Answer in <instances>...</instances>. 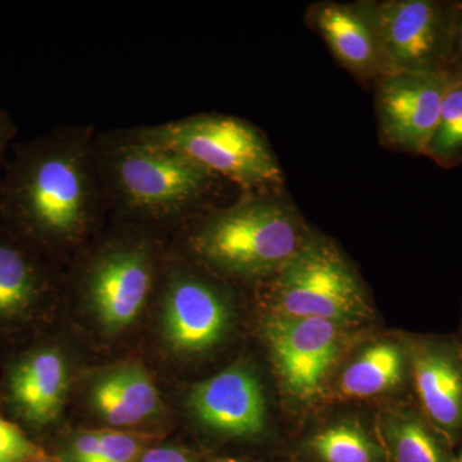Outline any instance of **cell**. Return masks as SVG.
Returning a JSON list of instances; mask_svg holds the SVG:
<instances>
[{"label":"cell","instance_id":"cell-23","mask_svg":"<svg viewBox=\"0 0 462 462\" xmlns=\"http://www.w3.org/2000/svg\"><path fill=\"white\" fill-rule=\"evenodd\" d=\"M18 133L17 125L7 109L0 105V178L14 145Z\"/></svg>","mask_w":462,"mask_h":462},{"label":"cell","instance_id":"cell-11","mask_svg":"<svg viewBox=\"0 0 462 462\" xmlns=\"http://www.w3.org/2000/svg\"><path fill=\"white\" fill-rule=\"evenodd\" d=\"M229 325L230 307L220 289L193 273H171L163 300V331L173 349L207 351L224 339Z\"/></svg>","mask_w":462,"mask_h":462},{"label":"cell","instance_id":"cell-7","mask_svg":"<svg viewBox=\"0 0 462 462\" xmlns=\"http://www.w3.org/2000/svg\"><path fill=\"white\" fill-rule=\"evenodd\" d=\"M352 329L322 319L267 315L263 337L289 397L311 403L325 396Z\"/></svg>","mask_w":462,"mask_h":462},{"label":"cell","instance_id":"cell-8","mask_svg":"<svg viewBox=\"0 0 462 462\" xmlns=\"http://www.w3.org/2000/svg\"><path fill=\"white\" fill-rule=\"evenodd\" d=\"M156 278V257L145 239L112 242L85 270L91 310L108 331L125 329L144 309Z\"/></svg>","mask_w":462,"mask_h":462},{"label":"cell","instance_id":"cell-10","mask_svg":"<svg viewBox=\"0 0 462 462\" xmlns=\"http://www.w3.org/2000/svg\"><path fill=\"white\" fill-rule=\"evenodd\" d=\"M401 338L419 410L455 448L462 440L460 342L456 336L439 334H407Z\"/></svg>","mask_w":462,"mask_h":462},{"label":"cell","instance_id":"cell-28","mask_svg":"<svg viewBox=\"0 0 462 462\" xmlns=\"http://www.w3.org/2000/svg\"><path fill=\"white\" fill-rule=\"evenodd\" d=\"M458 342H460V345L462 346V316H461V325H460V331H458L457 336Z\"/></svg>","mask_w":462,"mask_h":462},{"label":"cell","instance_id":"cell-5","mask_svg":"<svg viewBox=\"0 0 462 462\" xmlns=\"http://www.w3.org/2000/svg\"><path fill=\"white\" fill-rule=\"evenodd\" d=\"M270 315L322 319L349 328L372 318L369 297L354 264L328 236L311 231L293 260L270 279Z\"/></svg>","mask_w":462,"mask_h":462},{"label":"cell","instance_id":"cell-2","mask_svg":"<svg viewBox=\"0 0 462 462\" xmlns=\"http://www.w3.org/2000/svg\"><path fill=\"white\" fill-rule=\"evenodd\" d=\"M97 162L108 211L143 225L189 221L212 205L223 179L130 130L97 134Z\"/></svg>","mask_w":462,"mask_h":462},{"label":"cell","instance_id":"cell-18","mask_svg":"<svg viewBox=\"0 0 462 462\" xmlns=\"http://www.w3.org/2000/svg\"><path fill=\"white\" fill-rule=\"evenodd\" d=\"M376 431L387 462H457L454 447L431 427L418 406L383 412Z\"/></svg>","mask_w":462,"mask_h":462},{"label":"cell","instance_id":"cell-12","mask_svg":"<svg viewBox=\"0 0 462 462\" xmlns=\"http://www.w3.org/2000/svg\"><path fill=\"white\" fill-rule=\"evenodd\" d=\"M191 411L218 436L252 439L266 430V398L263 384L245 365H233L194 385Z\"/></svg>","mask_w":462,"mask_h":462},{"label":"cell","instance_id":"cell-3","mask_svg":"<svg viewBox=\"0 0 462 462\" xmlns=\"http://www.w3.org/2000/svg\"><path fill=\"white\" fill-rule=\"evenodd\" d=\"M191 254L209 269L245 279H272L305 245L309 225L281 190L242 193L190 218Z\"/></svg>","mask_w":462,"mask_h":462},{"label":"cell","instance_id":"cell-4","mask_svg":"<svg viewBox=\"0 0 462 462\" xmlns=\"http://www.w3.org/2000/svg\"><path fill=\"white\" fill-rule=\"evenodd\" d=\"M138 138L176 152L238 187L281 190L284 173L266 136L236 116L200 114L132 129Z\"/></svg>","mask_w":462,"mask_h":462},{"label":"cell","instance_id":"cell-13","mask_svg":"<svg viewBox=\"0 0 462 462\" xmlns=\"http://www.w3.org/2000/svg\"><path fill=\"white\" fill-rule=\"evenodd\" d=\"M310 29L321 36L331 56L360 83H374L388 74L378 35L364 0L354 3L324 0L306 12Z\"/></svg>","mask_w":462,"mask_h":462},{"label":"cell","instance_id":"cell-9","mask_svg":"<svg viewBox=\"0 0 462 462\" xmlns=\"http://www.w3.org/2000/svg\"><path fill=\"white\" fill-rule=\"evenodd\" d=\"M448 74L392 71L374 81L379 141L385 148L424 156L439 117Z\"/></svg>","mask_w":462,"mask_h":462},{"label":"cell","instance_id":"cell-26","mask_svg":"<svg viewBox=\"0 0 462 462\" xmlns=\"http://www.w3.org/2000/svg\"><path fill=\"white\" fill-rule=\"evenodd\" d=\"M209 462H249L245 460H239V458H234V457H218L214 458V460Z\"/></svg>","mask_w":462,"mask_h":462},{"label":"cell","instance_id":"cell-20","mask_svg":"<svg viewBox=\"0 0 462 462\" xmlns=\"http://www.w3.org/2000/svg\"><path fill=\"white\" fill-rule=\"evenodd\" d=\"M424 156L443 170L462 163V71L448 74L439 117Z\"/></svg>","mask_w":462,"mask_h":462},{"label":"cell","instance_id":"cell-1","mask_svg":"<svg viewBox=\"0 0 462 462\" xmlns=\"http://www.w3.org/2000/svg\"><path fill=\"white\" fill-rule=\"evenodd\" d=\"M96 130L60 126L14 143L0 178V224L33 247L84 238L108 211Z\"/></svg>","mask_w":462,"mask_h":462},{"label":"cell","instance_id":"cell-19","mask_svg":"<svg viewBox=\"0 0 462 462\" xmlns=\"http://www.w3.org/2000/svg\"><path fill=\"white\" fill-rule=\"evenodd\" d=\"M297 462H387L378 431L355 418L331 420L298 443Z\"/></svg>","mask_w":462,"mask_h":462},{"label":"cell","instance_id":"cell-24","mask_svg":"<svg viewBox=\"0 0 462 462\" xmlns=\"http://www.w3.org/2000/svg\"><path fill=\"white\" fill-rule=\"evenodd\" d=\"M136 462H196L193 456L180 447L160 446L143 452Z\"/></svg>","mask_w":462,"mask_h":462},{"label":"cell","instance_id":"cell-25","mask_svg":"<svg viewBox=\"0 0 462 462\" xmlns=\"http://www.w3.org/2000/svg\"><path fill=\"white\" fill-rule=\"evenodd\" d=\"M462 71V0H458L457 17H456L454 48H452V69Z\"/></svg>","mask_w":462,"mask_h":462},{"label":"cell","instance_id":"cell-21","mask_svg":"<svg viewBox=\"0 0 462 462\" xmlns=\"http://www.w3.org/2000/svg\"><path fill=\"white\" fill-rule=\"evenodd\" d=\"M142 438L118 430L85 431L72 440L69 462H136L143 454Z\"/></svg>","mask_w":462,"mask_h":462},{"label":"cell","instance_id":"cell-6","mask_svg":"<svg viewBox=\"0 0 462 462\" xmlns=\"http://www.w3.org/2000/svg\"><path fill=\"white\" fill-rule=\"evenodd\" d=\"M388 72L449 74L458 0H364Z\"/></svg>","mask_w":462,"mask_h":462},{"label":"cell","instance_id":"cell-16","mask_svg":"<svg viewBox=\"0 0 462 462\" xmlns=\"http://www.w3.org/2000/svg\"><path fill=\"white\" fill-rule=\"evenodd\" d=\"M67 388L65 360L54 349H42L25 358L9 378L12 401L27 421L45 425L62 407Z\"/></svg>","mask_w":462,"mask_h":462},{"label":"cell","instance_id":"cell-17","mask_svg":"<svg viewBox=\"0 0 462 462\" xmlns=\"http://www.w3.org/2000/svg\"><path fill=\"white\" fill-rule=\"evenodd\" d=\"M91 402L108 424L130 427L156 415L160 410V394L143 367L124 365L94 384Z\"/></svg>","mask_w":462,"mask_h":462},{"label":"cell","instance_id":"cell-14","mask_svg":"<svg viewBox=\"0 0 462 462\" xmlns=\"http://www.w3.org/2000/svg\"><path fill=\"white\" fill-rule=\"evenodd\" d=\"M50 289L38 248L0 224V324L29 314Z\"/></svg>","mask_w":462,"mask_h":462},{"label":"cell","instance_id":"cell-29","mask_svg":"<svg viewBox=\"0 0 462 462\" xmlns=\"http://www.w3.org/2000/svg\"><path fill=\"white\" fill-rule=\"evenodd\" d=\"M457 462H462V452H461V455L458 456V457H457Z\"/></svg>","mask_w":462,"mask_h":462},{"label":"cell","instance_id":"cell-15","mask_svg":"<svg viewBox=\"0 0 462 462\" xmlns=\"http://www.w3.org/2000/svg\"><path fill=\"white\" fill-rule=\"evenodd\" d=\"M411 382L402 338L379 339L365 346L340 369L334 392L345 400L384 396Z\"/></svg>","mask_w":462,"mask_h":462},{"label":"cell","instance_id":"cell-22","mask_svg":"<svg viewBox=\"0 0 462 462\" xmlns=\"http://www.w3.org/2000/svg\"><path fill=\"white\" fill-rule=\"evenodd\" d=\"M35 457H39L38 447L0 415V462H27Z\"/></svg>","mask_w":462,"mask_h":462},{"label":"cell","instance_id":"cell-27","mask_svg":"<svg viewBox=\"0 0 462 462\" xmlns=\"http://www.w3.org/2000/svg\"><path fill=\"white\" fill-rule=\"evenodd\" d=\"M27 462H51V461L47 460V458H42L41 456H39V457L32 458V460L27 461Z\"/></svg>","mask_w":462,"mask_h":462}]
</instances>
